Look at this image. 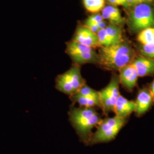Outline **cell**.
Instances as JSON below:
<instances>
[{
	"mask_svg": "<svg viewBox=\"0 0 154 154\" xmlns=\"http://www.w3.org/2000/svg\"><path fill=\"white\" fill-rule=\"evenodd\" d=\"M98 55L99 65L112 71H119L122 67L130 64L135 59L133 49L123 42L100 47Z\"/></svg>",
	"mask_w": 154,
	"mask_h": 154,
	"instance_id": "1",
	"label": "cell"
},
{
	"mask_svg": "<svg viewBox=\"0 0 154 154\" xmlns=\"http://www.w3.org/2000/svg\"><path fill=\"white\" fill-rule=\"evenodd\" d=\"M72 126L83 143L88 144L91 130L99 125L102 119L94 107H74L69 113Z\"/></svg>",
	"mask_w": 154,
	"mask_h": 154,
	"instance_id": "2",
	"label": "cell"
},
{
	"mask_svg": "<svg viewBox=\"0 0 154 154\" xmlns=\"http://www.w3.org/2000/svg\"><path fill=\"white\" fill-rule=\"evenodd\" d=\"M125 119L115 116L102 120L97 131L91 135L89 144L106 143L114 139L125 123Z\"/></svg>",
	"mask_w": 154,
	"mask_h": 154,
	"instance_id": "3",
	"label": "cell"
},
{
	"mask_svg": "<svg viewBox=\"0 0 154 154\" xmlns=\"http://www.w3.org/2000/svg\"><path fill=\"white\" fill-rule=\"evenodd\" d=\"M85 84L80 67L75 64L67 72L58 76L55 87L62 93L71 96L77 93Z\"/></svg>",
	"mask_w": 154,
	"mask_h": 154,
	"instance_id": "4",
	"label": "cell"
},
{
	"mask_svg": "<svg viewBox=\"0 0 154 154\" xmlns=\"http://www.w3.org/2000/svg\"><path fill=\"white\" fill-rule=\"evenodd\" d=\"M66 53L76 65L98 63L99 55L93 48L72 41L67 44Z\"/></svg>",
	"mask_w": 154,
	"mask_h": 154,
	"instance_id": "5",
	"label": "cell"
},
{
	"mask_svg": "<svg viewBox=\"0 0 154 154\" xmlns=\"http://www.w3.org/2000/svg\"><path fill=\"white\" fill-rule=\"evenodd\" d=\"M131 23L135 30L154 26V11L151 6L142 3L135 6L131 14Z\"/></svg>",
	"mask_w": 154,
	"mask_h": 154,
	"instance_id": "6",
	"label": "cell"
},
{
	"mask_svg": "<svg viewBox=\"0 0 154 154\" xmlns=\"http://www.w3.org/2000/svg\"><path fill=\"white\" fill-rule=\"evenodd\" d=\"M119 83V77L114 76L106 88L98 91L101 108L105 113L114 111L116 102L121 95Z\"/></svg>",
	"mask_w": 154,
	"mask_h": 154,
	"instance_id": "7",
	"label": "cell"
},
{
	"mask_svg": "<svg viewBox=\"0 0 154 154\" xmlns=\"http://www.w3.org/2000/svg\"><path fill=\"white\" fill-rule=\"evenodd\" d=\"M72 41L93 49L100 47L97 34L92 32L86 26H78Z\"/></svg>",
	"mask_w": 154,
	"mask_h": 154,
	"instance_id": "8",
	"label": "cell"
},
{
	"mask_svg": "<svg viewBox=\"0 0 154 154\" xmlns=\"http://www.w3.org/2000/svg\"><path fill=\"white\" fill-rule=\"evenodd\" d=\"M119 83L129 91H132L137 83L138 76L134 66L131 63L126 65L119 70Z\"/></svg>",
	"mask_w": 154,
	"mask_h": 154,
	"instance_id": "9",
	"label": "cell"
},
{
	"mask_svg": "<svg viewBox=\"0 0 154 154\" xmlns=\"http://www.w3.org/2000/svg\"><path fill=\"white\" fill-rule=\"evenodd\" d=\"M135 68L139 77L152 75L154 74V60L139 57L131 63Z\"/></svg>",
	"mask_w": 154,
	"mask_h": 154,
	"instance_id": "10",
	"label": "cell"
},
{
	"mask_svg": "<svg viewBox=\"0 0 154 154\" xmlns=\"http://www.w3.org/2000/svg\"><path fill=\"white\" fill-rule=\"evenodd\" d=\"M135 111V102L126 99L121 95H119L116 102L114 112L116 116L126 119Z\"/></svg>",
	"mask_w": 154,
	"mask_h": 154,
	"instance_id": "11",
	"label": "cell"
},
{
	"mask_svg": "<svg viewBox=\"0 0 154 154\" xmlns=\"http://www.w3.org/2000/svg\"><path fill=\"white\" fill-rule=\"evenodd\" d=\"M153 101L152 97L148 89L141 90L138 94L135 102V112L138 116H142L149 110Z\"/></svg>",
	"mask_w": 154,
	"mask_h": 154,
	"instance_id": "12",
	"label": "cell"
},
{
	"mask_svg": "<svg viewBox=\"0 0 154 154\" xmlns=\"http://www.w3.org/2000/svg\"><path fill=\"white\" fill-rule=\"evenodd\" d=\"M101 16L104 20H108L111 23L116 25H122L123 18L119 9L113 5L106 6L101 11Z\"/></svg>",
	"mask_w": 154,
	"mask_h": 154,
	"instance_id": "13",
	"label": "cell"
},
{
	"mask_svg": "<svg viewBox=\"0 0 154 154\" xmlns=\"http://www.w3.org/2000/svg\"><path fill=\"white\" fill-rule=\"evenodd\" d=\"M70 97L72 102L78 103L83 107H94V106H98L101 107L98 98L85 97L77 94H75Z\"/></svg>",
	"mask_w": 154,
	"mask_h": 154,
	"instance_id": "14",
	"label": "cell"
},
{
	"mask_svg": "<svg viewBox=\"0 0 154 154\" xmlns=\"http://www.w3.org/2000/svg\"><path fill=\"white\" fill-rule=\"evenodd\" d=\"M105 29L111 39L113 45L123 42L121 29L118 25L110 23Z\"/></svg>",
	"mask_w": 154,
	"mask_h": 154,
	"instance_id": "15",
	"label": "cell"
},
{
	"mask_svg": "<svg viewBox=\"0 0 154 154\" xmlns=\"http://www.w3.org/2000/svg\"><path fill=\"white\" fill-rule=\"evenodd\" d=\"M83 5L88 11L98 13L104 8L105 0H83Z\"/></svg>",
	"mask_w": 154,
	"mask_h": 154,
	"instance_id": "16",
	"label": "cell"
},
{
	"mask_svg": "<svg viewBox=\"0 0 154 154\" xmlns=\"http://www.w3.org/2000/svg\"><path fill=\"white\" fill-rule=\"evenodd\" d=\"M137 39L143 45L154 43V28H146L138 34Z\"/></svg>",
	"mask_w": 154,
	"mask_h": 154,
	"instance_id": "17",
	"label": "cell"
},
{
	"mask_svg": "<svg viewBox=\"0 0 154 154\" xmlns=\"http://www.w3.org/2000/svg\"><path fill=\"white\" fill-rule=\"evenodd\" d=\"M97 35L98 39V42L100 47L109 46L113 45L111 39L107 34L105 29H100L98 32V33H97Z\"/></svg>",
	"mask_w": 154,
	"mask_h": 154,
	"instance_id": "18",
	"label": "cell"
},
{
	"mask_svg": "<svg viewBox=\"0 0 154 154\" xmlns=\"http://www.w3.org/2000/svg\"><path fill=\"white\" fill-rule=\"evenodd\" d=\"M75 94L82 95V96H85V97L99 98L98 91L94 90V89L90 88L86 84L84 86H83L82 87L80 88L78 90V91Z\"/></svg>",
	"mask_w": 154,
	"mask_h": 154,
	"instance_id": "19",
	"label": "cell"
},
{
	"mask_svg": "<svg viewBox=\"0 0 154 154\" xmlns=\"http://www.w3.org/2000/svg\"><path fill=\"white\" fill-rule=\"evenodd\" d=\"M140 52L144 57L154 60V43L143 45Z\"/></svg>",
	"mask_w": 154,
	"mask_h": 154,
	"instance_id": "20",
	"label": "cell"
},
{
	"mask_svg": "<svg viewBox=\"0 0 154 154\" xmlns=\"http://www.w3.org/2000/svg\"><path fill=\"white\" fill-rule=\"evenodd\" d=\"M103 21H104V20L103 19L101 14L98 13H95L88 17L85 22L98 25L99 23L102 22Z\"/></svg>",
	"mask_w": 154,
	"mask_h": 154,
	"instance_id": "21",
	"label": "cell"
},
{
	"mask_svg": "<svg viewBox=\"0 0 154 154\" xmlns=\"http://www.w3.org/2000/svg\"><path fill=\"white\" fill-rule=\"evenodd\" d=\"M107 1L113 6H123L125 7L128 6L126 0H107Z\"/></svg>",
	"mask_w": 154,
	"mask_h": 154,
	"instance_id": "22",
	"label": "cell"
},
{
	"mask_svg": "<svg viewBox=\"0 0 154 154\" xmlns=\"http://www.w3.org/2000/svg\"><path fill=\"white\" fill-rule=\"evenodd\" d=\"M127 2L129 5H137L142 3H147L152 2L153 0H126Z\"/></svg>",
	"mask_w": 154,
	"mask_h": 154,
	"instance_id": "23",
	"label": "cell"
},
{
	"mask_svg": "<svg viewBox=\"0 0 154 154\" xmlns=\"http://www.w3.org/2000/svg\"><path fill=\"white\" fill-rule=\"evenodd\" d=\"M85 26H86L87 28H88L92 32L95 33V34L98 33V32L100 30L98 25H96V24L85 22Z\"/></svg>",
	"mask_w": 154,
	"mask_h": 154,
	"instance_id": "24",
	"label": "cell"
},
{
	"mask_svg": "<svg viewBox=\"0 0 154 154\" xmlns=\"http://www.w3.org/2000/svg\"><path fill=\"white\" fill-rule=\"evenodd\" d=\"M149 90L151 94V95L152 97L153 100H154V81L151 84V85L149 86Z\"/></svg>",
	"mask_w": 154,
	"mask_h": 154,
	"instance_id": "25",
	"label": "cell"
}]
</instances>
